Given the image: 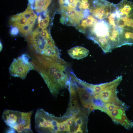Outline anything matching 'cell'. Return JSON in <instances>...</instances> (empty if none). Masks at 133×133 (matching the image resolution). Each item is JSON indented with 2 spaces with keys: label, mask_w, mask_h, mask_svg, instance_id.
<instances>
[{
  "label": "cell",
  "mask_w": 133,
  "mask_h": 133,
  "mask_svg": "<svg viewBox=\"0 0 133 133\" xmlns=\"http://www.w3.org/2000/svg\"><path fill=\"white\" fill-rule=\"evenodd\" d=\"M111 28L105 20H99L86 34L88 38L93 41L100 38H108Z\"/></svg>",
  "instance_id": "cell-6"
},
{
  "label": "cell",
  "mask_w": 133,
  "mask_h": 133,
  "mask_svg": "<svg viewBox=\"0 0 133 133\" xmlns=\"http://www.w3.org/2000/svg\"><path fill=\"white\" fill-rule=\"evenodd\" d=\"M119 29L120 33L118 47L126 45H133V31Z\"/></svg>",
  "instance_id": "cell-12"
},
{
  "label": "cell",
  "mask_w": 133,
  "mask_h": 133,
  "mask_svg": "<svg viewBox=\"0 0 133 133\" xmlns=\"http://www.w3.org/2000/svg\"><path fill=\"white\" fill-rule=\"evenodd\" d=\"M95 0H80L76 8L75 9L78 11L89 10Z\"/></svg>",
  "instance_id": "cell-18"
},
{
  "label": "cell",
  "mask_w": 133,
  "mask_h": 133,
  "mask_svg": "<svg viewBox=\"0 0 133 133\" xmlns=\"http://www.w3.org/2000/svg\"><path fill=\"white\" fill-rule=\"evenodd\" d=\"M106 113L113 121L121 125L127 129L133 127V123L130 121L126 116L124 108L114 104L105 103Z\"/></svg>",
  "instance_id": "cell-3"
},
{
  "label": "cell",
  "mask_w": 133,
  "mask_h": 133,
  "mask_svg": "<svg viewBox=\"0 0 133 133\" xmlns=\"http://www.w3.org/2000/svg\"><path fill=\"white\" fill-rule=\"evenodd\" d=\"M59 132L66 131L70 132V128L67 124L66 120L63 122L59 123Z\"/></svg>",
  "instance_id": "cell-22"
},
{
  "label": "cell",
  "mask_w": 133,
  "mask_h": 133,
  "mask_svg": "<svg viewBox=\"0 0 133 133\" xmlns=\"http://www.w3.org/2000/svg\"><path fill=\"white\" fill-rule=\"evenodd\" d=\"M116 11L118 18L133 13V2L127 0H122L115 4Z\"/></svg>",
  "instance_id": "cell-9"
},
{
  "label": "cell",
  "mask_w": 133,
  "mask_h": 133,
  "mask_svg": "<svg viewBox=\"0 0 133 133\" xmlns=\"http://www.w3.org/2000/svg\"><path fill=\"white\" fill-rule=\"evenodd\" d=\"M39 31L40 34L43 38L47 39L51 37L50 33L46 29H42L41 31Z\"/></svg>",
  "instance_id": "cell-23"
},
{
  "label": "cell",
  "mask_w": 133,
  "mask_h": 133,
  "mask_svg": "<svg viewBox=\"0 0 133 133\" xmlns=\"http://www.w3.org/2000/svg\"><path fill=\"white\" fill-rule=\"evenodd\" d=\"M76 119L74 118L71 117L66 120L67 124L69 127L73 124Z\"/></svg>",
  "instance_id": "cell-25"
},
{
  "label": "cell",
  "mask_w": 133,
  "mask_h": 133,
  "mask_svg": "<svg viewBox=\"0 0 133 133\" xmlns=\"http://www.w3.org/2000/svg\"><path fill=\"white\" fill-rule=\"evenodd\" d=\"M69 88L70 93V102L78 103L77 96L75 88L69 83Z\"/></svg>",
  "instance_id": "cell-21"
},
{
  "label": "cell",
  "mask_w": 133,
  "mask_h": 133,
  "mask_svg": "<svg viewBox=\"0 0 133 133\" xmlns=\"http://www.w3.org/2000/svg\"><path fill=\"white\" fill-rule=\"evenodd\" d=\"M73 133H82L83 132L81 128L78 127L77 130Z\"/></svg>",
  "instance_id": "cell-28"
},
{
  "label": "cell",
  "mask_w": 133,
  "mask_h": 133,
  "mask_svg": "<svg viewBox=\"0 0 133 133\" xmlns=\"http://www.w3.org/2000/svg\"><path fill=\"white\" fill-rule=\"evenodd\" d=\"M2 48V45L1 43L0 42V51H1Z\"/></svg>",
  "instance_id": "cell-29"
},
{
  "label": "cell",
  "mask_w": 133,
  "mask_h": 133,
  "mask_svg": "<svg viewBox=\"0 0 133 133\" xmlns=\"http://www.w3.org/2000/svg\"><path fill=\"white\" fill-rule=\"evenodd\" d=\"M19 31L17 28L15 27H13L11 29V34L14 35H17Z\"/></svg>",
  "instance_id": "cell-24"
},
{
  "label": "cell",
  "mask_w": 133,
  "mask_h": 133,
  "mask_svg": "<svg viewBox=\"0 0 133 133\" xmlns=\"http://www.w3.org/2000/svg\"><path fill=\"white\" fill-rule=\"evenodd\" d=\"M60 12L61 22L64 24L73 26L76 28L84 18L90 14L89 10L78 11L75 9Z\"/></svg>",
  "instance_id": "cell-5"
},
{
  "label": "cell",
  "mask_w": 133,
  "mask_h": 133,
  "mask_svg": "<svg viewBox=\"0 0 133 133\" xmlns=\"http://www.w3.org/2000/svg\"><path fill=\"white\" fill-rule=\"evenodd\" d=\"M119 33V30L117 27H111L108 39L112 50L118 47Z\"/></svg>",
  "instance_id": "cell-15"
},
{
  "label": "cell",
  "mask_w": 133,
  "mask_h": 133,
  "mask_svg": "<svg viewBox=\"0 0 133 133\" xmlns=\"http://www.w3.org/2000/svg\"><path fill=\"white\" fill-rule=\"evenodd\" d=\"M117 27L119 29L133 31V13L118 18Z\"/></svg>",
  "instance_id": "cell-11"
},
{
  "label": "cell",
  "mask_w": 133,
  "mask_h": 133,
  "mask_svg": "<svg viewBox=\"0 0 133 133\" xmlns=\"http://www.w3.org/2000/svg\"><path fill=\"white\" fill-rule=\"evenodd\" d=\"M98 20L90 14L84 18L76 28L80 32L86 34Z\"/></svg>",
  "instance_id": "cell-10"
},
{
  "label": "cell",
  "mask_w": 133,
  "mask_h": 133,
  "mask_svg": "<svg viewBox=\"0 0 133 133\" xmlns=\"http://www.w3.org/2000/svg\"><path fill=\"white\" fill-rule=\"evenodd\" d=\"M75 121L76 124L78 125V127L81 128L83 124L82 118L81 117H79L75 119Z\"/></svg>",
  "instance_id": "cell-26"
},
{
  "label": "cell",
  "mask_w": 133,
  "mask_h": 133,
  "mask_svg": "<svg viewBox=\"0 0 133 133\" xmlns=\"http://www.w3.org/2000/svg\"><path fill=\"white\" fill-rule=\"evenodd\" d=\"M80 0H58L60 12L75 9Z\"/></svg>",
  "instance_id": "cell-16"
},
{
  "label": "cell",
  "mask_w": 133,
  "mask_h": 133,
  "mask_svg": "<svg viewBox=\"0 0 133 133\" xmlns=\"http://www.w3.org/2000/svg\"><path fill=\"white\" fill-rule=\"evenodd\" d=\"M30 59L29 56L25 54L14 59L9 68L10 75L22 79H25L30 70L35 69Z\"/></svg>",
  "instance_id": "cell-2"
},
{
  "label": "cell",
  "mask_w": 133,
  "mask_h": 133,
  "mask_svg": "<svg viewBox=\"0 0 133 133\" xmlns=\"http://www.w3.org/2000/svg\"><path fill=\"white\" fill-rule=\"evenodd\" d=\"M89 50L83 47L77 46L73 47L67 51V53L72 58L78 59L86 57L89 53Z\"/></svg>",
  "instance_id": "cell-13"
},
{
  "label": "cell",
  "mask_w": 133,
  "mask_h": 133,
  "mask_svg": "<svg viewBox=\"0 0 133 133\" xmlns=\"http://www.w3.org/2000/svg\"><path fill=\"white\" fill-rule=\"evenodd\" d=\"M118 18L116 10L111 13L105 20L111 27H117V22Z\"/></svg>",
  "instance_id": "cell-20"
},
{
  "label": "cell",
  "mask_w": 133,
  "mask_h": 133,
  "mask_svg": "<svg viewBox=\"0 0 133 133\" xmlns=\"http://www.w3.org/2000/svg\"><path fill=\"white\" fill-rule=\"evenodd\" d=\"M92 103L94 106V110L98 109L105 113V103L93 97L92 100Z\"/></svg>",
  "instance_id": "cell-19"
},
{
  "label": "cell",
  "mask_w": 133,
  "mask_h": 133,
  "mask_svg": "<svg viewBox=\"0 0 133 133\" xmlns=\"http://www.w3.org/2000/svg\"><path fill=\"white\" fill-rule=\"evenodd\" d=\"M122 78V76H120L110 82L97 85L91 84L82 81L80 82L88 92L94 97L95 95L98 94L111 85L118 82H120Z\"/></svg>",
  "instance_id": "cell-8"
},
{
  "label": "cell",
  "mask_w": 133,
  "mask_h": 133,
  "mask_svg": "<svg viewBox=\"0 0 133 133\" xmlns=\"http://www.w3.org/2000/svg\"><path fill=\"white\" fill-rule=\"evenodd\" d=\"M52 0H34V9L38 13L46 10Z\"/></svg>",
  "instance_id": "cell-17"
},
{
  "label": "cell",
  "mask_w": 133,
  "mask_h": 133,
  "mask_svg": "<svg viewBox=\"0 0 133 133\" xmlns=\"http://www.w3.org/2000/svg\"><path fill=\"white\" fill-rule=\"evenodd\" d=\"M16 131L14 129L10 127L6 131L7 133H15Z\"/></svg>",
  "instance_id": "cell-27"
},
{
  "label": "cell",
  "mask_w": 133,
  "mask_h": 133,
  "mask_svg": "<svg viewBox=\"0 0 133 133\" xmlns=\"http://www.w3.org/2000/svg\"><path fill=\"white\" fill-rule=\"evenodd\" d=\"M33 111L23 112L5 109L1 118L6 124L14 129L18 133H32L31 117Z\"/></svg>",
  "instance_id": "cell-1"
},
{
  "label": "cell",
  "mask_w": 133,
  "mask_h": 133,
  "mask_svg": "<svg viewBox=\"0 0 133 133\" xmlns=\"http://www.w3.org/2000/svg\"><path fill=\"white\" fill-rule=\"evenodd\" d=\"M77 90L82 104L84 107L89 108L90 105L92 104L93 96L85 88L77 87Z\"/></svg>",
  "instance_id": "cell-14"
},
{
  "label": "cell",
  "mask_w": 133,
  "mask_h": 133,
  "mask_svg": "<svg viewBox=\"0 0 133 133\" xmlns=\"http://www.w3.org/2000/svg\"><path fill=\"white\" fill-rule=\"evenodd\" d=\"M120 82L117 83L105 89L93 97L104 103L116 104L120 101L117 96V88Z\"/></svg>",
  "instance_id": "cell-7"
},
{
  "label": "cell",
  "mask_w": 133,
  "mask_h": 133,
  "mask_svg": "<svg viewBox=\"0 0 133 133\" xmlns=\"http://www.w3.org/2000/svg\"><path fill=\"white\" fill-rule=\"evenodd\" d=\"M116 10L115 4L106 0H95L89 11L97 19L102 20L106 19Z\"/></svg>",
  "instance_id": "cell-4"
}]
</instances>
